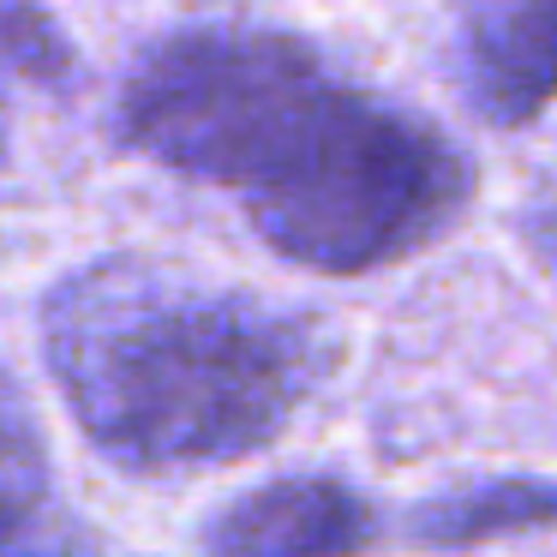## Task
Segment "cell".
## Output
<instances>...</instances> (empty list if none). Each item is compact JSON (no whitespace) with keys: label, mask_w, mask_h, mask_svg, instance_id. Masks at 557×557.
Returning a JSON list of instances; mask_svg holds the SVG:
<instances>
[{"label":"cell","mask_w":557,"mask_h":557,"mask_svg":"<svg viewBox=\"0 0 557 557\" xmlns=\"http://www.w3.org/2000/svg\"><path fill=\"white\" fill-rule=\"evenodd\" d=\"M145 157L222 186L288 264L360 276L444 240L473 169L425 114L354 90L306 37L193 25L150 42L121 90Z\"/></svg>","instance_id":"1"},{"label":"cell","mask_w":557,"mask_h":557,"mask_svg":"<svg viewBox=\"0 0 557 557\" xmlns=\"http://www.w3.org/2000/svg\"><path fill=\"white\" fill-rule=\"evenodd\" d=\"M42 348L85 437L145 473L264 449L336 360L318 318L157 258L73 270L42 306Z\"/></svg>","instance_id":"2"},{"label":"cell","mask_w":557,"mask_h":557,"mask_svg":"<svg viewBox=\"0 0 557 557\" xmlns=\"http://www.w3.org/2000/svg\"><path fill=\"white\" fill-rule=\"evenodd\" d=\"M372 504L336 473H288L234 497L205 528V557H360Z\"/></svg>","instance_id":"3"},{"label":"cell","mask_w":557,"mask_h":557,"mask_svg":"<svg viewBox=\"0 0 557 557\" xmlns=\"http://www.w3.org/2000/svg\"><path fill=\"white\" fill-rule=\"evenodd\" d=\"M461 85L480 121L528 126L557 102V0H497L461 18Z\"/></svg>","instance_id":"4"},{"label":"cell","mask_w":557,"mask_h":557,"mask_svg":"<svg viewBox=\"0 0 557 557\" xmlns=\"http://www.w3.org/2000/svg\"><path fill=\"white\" fill-rule=\"evenodd\" d=\"M533 528H557V480H533V473L456 485V492L425 497L408 516V533L420 545H437V552L509 540V533H533Z\"/></svg>","instance_id":"5"},{"label":"cell","mask_w":557,"mask_h":557,"mask_svg":"<svg viewBox=\"0 0 557 557\" xmlns=\"http://www.w3.org/2000/svg\"><path fill=\"white\" fill-rule=\"evenodd\" d=\"M54 521L49 497V449L37 437V413L18 396V384L0 372V557L25 545Z\"/></svg>","instance_id":"6"},{"label":"cell","mask_w":557,"mask_h":557,"mask_svg":"<svg viewBox=\"0 0 557 557\" xmlns=\"http://www.w3.org/2000/svg\"><path fill=\"white\" fill-rule=\"evenodd\" d=\"M66 37L54 30L49 13L37 7H0V78H25V85H54L66 73Z\"/></svg>","instance_id":"7"},{"label":"cell","mask_w":557,"mask_h":557,"mask_svg":"<svg viewBox=\"0 0 557 557\" xmlns=\"http://www.w3.org/2000/svg\"><path fill=\"white\" fill-rule=\"evenodd\" d=\"M7 557H97L90 552V540L78 533V521H66V516H54L42 533H30L25 545H13Z\"/></svg>","instance_id":"8"}]
</instances>
